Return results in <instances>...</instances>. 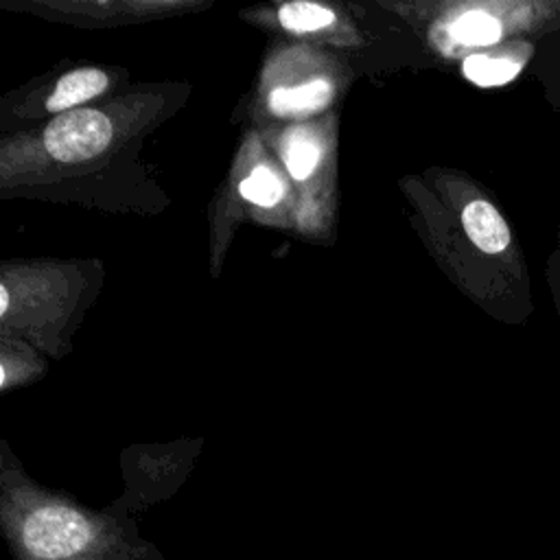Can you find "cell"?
Here are the masks:
<instances>
[{
	"instance_id": "obj_1",
	"label": "cell",
	"mask_w": 560,
	"mask_h": 560,
	"mask_svg": "<svg viewBox=\"0 0 560 560\" xmlns=\"http://www.w3.org/2000/svg\"><path fill=\"white\" fill-rule=\"evenodd\" d=\"M2 536L11 560H168L125 514H94L35 490L4 499Z\"/></svg>"
},
{
	"instance_id": "obj_2",
	"label": "cell",
	"mask_w": 560,
	"mask_h": 560,
	"mask_svg": "<svg viewBox=\"0 0 560 560\" xmlns=\"http://www.w3.org/2000/svg\"><path fill=\"white\" fill-rule=\"evenodd\" d=\"M112 122L96 109H70L57 116L44 131L46 151L59 162H81L105 151Z\"/></svg>"
},
{
	"instance_id": "obj_3",
	"label": "cell",
	"mask_w": 560,
	"mask_h": 560,
	"mask_svg": "<svg viewBox=\"0 0 560 560\" xmlns=\"http://www.w3.org/2000/svg\"><path fill=\"white\" fill-rule=\"evenodd\" d=\"M468 238L488 254H499L510 245V230L499 210L488 201H470L462 212Z\"/></svg>"
},
{
	"instance_id": "obj_4",
	"label": "cell",
	"mask_w": 560,
	"mask_h": 560,
	"mask_svg": "<svg viewBox=\"0 0 560 560\" xmlns=\"http://www.w3.org/2000/svg\"><path fill=\"white\" fill-rule=\"evenodd\" d=\"M105 88H107L105 72L96 70V68H81V70H74L59 79L46 107L50 112L70 109L72 105H79V103L101 94Z\"/></svg>"
},
{
	"instance_id": "obj_5",
	"label": "cell",
	"mask_w": 560,
	"mask_h": 560,
	"mask_svg": "<svg viewBox=\"0 0 560 560\" xmlns=\"http://www.w3.org/2000/svg\"><path fill=\"white\" fill-rule=\"evenodd\" d=\"M330 98V85L326 81H311L300 88H278L269 96L273 114L293 116L322 109Z\"/></svg>"
},
{
	"instance_id": "obj_6",
	"label": "cell",
	"mask_w": 560,
	"mask_h": 560,
	"mask_svg": "<svg viewBox=\"0 0 560 560\" xmlns=\"http://www.w3.org/2000/svg\"><path fill=\"white\" fill-rule=\"evenodd\" d=\"M284 162L295 179H306L319 162V147L304 129H293L284 138Z\"/></svg>"
},
{
	"instance_id": "obj_7",
	"label": "cell",
	"mask_w": 560,
	"mask_h": 560,
	"mask_svg": "<svg viewBox=\"0 0 560 560\" xmlns=\"http://www.w3.org/2000/svg\"><path fill=\"white\" fill-rule=\"evenodd\" d=\"M278 18L284 28L298 31V33L324 28L335 20L332 11H328L315 2H287L280 7Z\"/></svg>"
},
{
	"instance_id": "obj_8",
	"label": "cell",
	"mask_w": 560,
	"mask_h": 560,
	"mask_svg": "<svg viewBox=\"0 0 560 560\" xmlns=\"http://www.w3.org/2000/svg\"><path fill=\"white\" fill-rule=\"evenodd\" d=\"M453 35L462 44L486 46V44H494L501 37V24L488 13L472 11V13L462 15L453 24Z\"/></svg>"
},
{
	"instance_id": "obj_9",
	"label": "cell",
	"mask_w": 560,
	"mask_h": 560,
	"mask_svg": "<svg viewBox=\"0 0 560 560\" xmlns=\"http://www.w3.org/2000/svg\"><path fill=\"white\" fill-rule=\"evenodd\" d=\"M464 74L477 85H501L518 74V63L508 59H490L483 55H470L464 61Z\"/></svg>"
},
{
	"instance_id": "obj_10",
	"label": "cell",
	"mask_w": 560,
	"mask_h": 560,
	"mask_svg": "<svg viewBox=\"0 0 560 560\" xmlns=\"http://www.w3.org/2000/svg\"><path fill=\"white\" fill-rule=\"evenodd\" d=\"M241 195L258 206H273L282 199V184L269 168L260 166L241 182Z\"/></svg>"
},
{
	"instance_id": "obj_11",
	"label": "cell",
	"mask_w": 560,
	"mask_h": 560,
	"mask_svg": "<svg viewBox=\"0 0 560 560\" xmlns=\"http://www.w3.org/2000/svg\"><path fill=\"white\" fill-rule=\"evenodd\" d=\"M7 308H9V293H7V287L2 284V287H0V313L4 315Z\"/></svg>"
}]
</instances>
